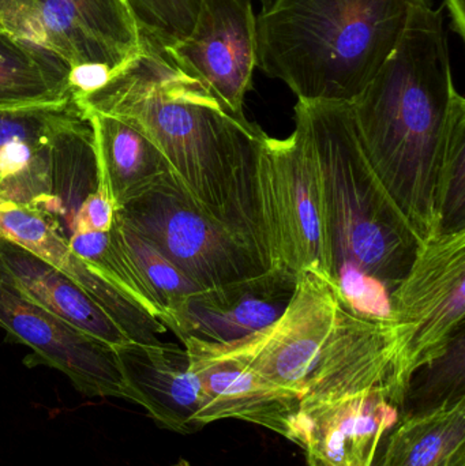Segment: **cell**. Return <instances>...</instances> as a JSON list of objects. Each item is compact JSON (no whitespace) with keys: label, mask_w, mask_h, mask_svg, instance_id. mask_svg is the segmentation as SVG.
Wrapping results in <instances>:
<instances>
[{"label":"cell","mask_w":465,"mask_h":466,"mask_svg":"<svg viewBox=\"0 0 465 466\" xmlns=\"http://www.w3.org/2000/svg\"><path fill=\"white\" fill-rule=\"evenodd\" d=\"M74 98L87 114L108 115L141 131L191 202L248 241L270 268L257 185L265 136L258 125L240 122L163 48L142 38L133 59Z\"/></svg>","instance_id":"6da1fadb"},{"label":"cell","mask_w":465,"mask_h":466,"mask_svg":"<svg viewBox=\"0 0 465 466\" xmlns=\"http://www.w3.org/2000/svg\"><path fill=\"white\" fill-rule=\"evenodd\" d=\"M363 150L420 243L436 236V188L445 134L465 111L450 66L444 7L412 10L370 84L351 101Z\"/></svg>","instance_id":"7a4b0ae2"},{"label":"cell","mask_w":465,"mask_h":466,"mask_svg":"<svg viewBox=\"0 0 465 466\" xmlns=\"http://www.w3.org/2000/svg\"><path fill=\"white\" fill-rule=\"evenodd\" d=\"M423 5L431 0H273L256 15L257 67L298 100L351 103Z\"/></svg>","instance_id":"3957f363"},{"label":"cell","mask_w":465,"mask_h":466,"mask_svg":"<svg viewBox=\"0 0 465 466\" xmlns=\"http://www.w3.org/2000/svg\"><path fill=\"white\" fill-rule=\"evenodd\" d=\"M295 114L305 120L321 177L333 284L358 270L392 292L420 240L371 167L351 103L298 100Z\"/></svg>","instance_id":"277c9868"},{"label":"cell","mask_w":465,"mask_h":466,"mask_svg":"<svg viewBox=\"0 0 465 466\" xmlns=\"http://www.w3.org/2000/svg\"><path fill=\"white\" fill-rule=\"evenodd\" d=\"M257 185L269 244L270 266L298 276L314 271L333 282L332 254L321 177L305 120L284 139L265 134Z\"/></svg>","instance_id":"5b68a950"},{"label":"cell","mask_w":465,"mask_h":466,"mask_svg":"<svg viewBox=\"0 0 465 466\" xmlns=\"http://www.w3.org/2000/svg\"><path fill=\"white\" fill-rule=\"evenodd\" d=\"M396 337L395 385L406 405L420 370L441 359L464 330L465 231L422 241L409 273L389 293Z\"/></svg>","instance_id":"8992f818"},{"label":"cell","mask_w":465,"mask_h":466,"mask_svg":"<svg viewBox=\"0 0 465 466\" xmlns=\"http://www.w3.org/2000/svg\"><path fill=\"white\" fill-rule=\"evenodd\" d=\"M115 215L201 290L220 289L272 268L248 241L201 212L171 174Z\"/></svg>","instance_id":"52a82bcc"},{"label":"cell","mask_w":465,"mask_h":466,"mask_svg":"<svg viewBox=\"0 0 465 466\" xmlns=\"http://www.w3.org/2000/svg\"><path fill=\"white\" fill-rule=\"evenodd\" d=\"M0 29L67 63L74 97L100 86L141 49L122 0H0Z\"/></svg>","instance_id":"ba28073f"},{"label":"cell","mask_w":465,"mask_h":466,"mask_svg":"<svg viewBox=\"0 0 465 466\" xmlns=\"http://www.w3.org/2000/svg\"><path fill=\"white\" fill-rule=\"evenodd\" d=\"M341 296L327 277L298 274L283 314L267 328L226 344L207 348L237 359L272 385L303 399L308 380L338 322Z\"/></svg>","instance_id":"9c48e42d"},{"label":"cell","mask_w":465,"mask_h":466,"mask_svg":"<svg viewBox=\"0 0 465 466\" xmlns=\"http://www.w3.org/2000/svg\"><path fill=\"white\" fill-rule=\"evenodd\" d=\"M0 328L65 374L86 397L130 401L111 345L87 336L22 295L0 268Z\"/></svg>","instance_id":"30bf717a"},{"label":"cell","mask_w":465,"mask_h":466,"mask_svg":"<svg viewBox=\"0 0 465 466\" xmlns=\"http://www.w3.org/2000/svg\"><path fill=\"white\" fill-rule=\"evenodd\" d=\"M188 76L205 85L240 122L257 67L256 13L251 0H202L185 40L164 48Z\"/></svg>","instance_id":"8fae6325"},{"label":"cell","mask_w":465,"mask_h":466,"mask_svg":"<svg viewBox=\"0 0 465 466\" xmlns=\"http://www.w3.org/2000/svg\"><path fill=\"white\" fill-rule=\"evenodd\" d=\"M396 337L388 318L363 317L341 300L338 322L311 374L302 404L379 391L403 410L395 385Z\"/></svg>","instance_id":"7c38bea8"},{"label":"cell","mask_w":465,"mask_h":466,"mask_svg":"<svg viewBox=\"0 0 465 466\" xmlns=\"http://www.w3.org/2000/svg\"><path fill=\"white\" fill-rule=\"evenodd\" d=\"M401 410L379 391L302 404L291 442L327 466H373L385 435Z\"/></svg>","instance_id":"4fadbf2b"},{"label":"cell","mask_w":465,"mask_h":466,"mask_svg":"<svg viewBox=\"0 0 465 466\" xmlns=\"http://www.w3.org/2000/svg\"><path fill=\"white\" fill-rule=\"evenodd\" d=\"M187 350L191 371L204 396L205 426L238 419L270 430L291 441L302 399L259 377L242 361L220 355L201 339H180Z\"/></svg>","instance_id":"5bb4252c"},{"label":"cell","mask_w":465,"mask_h":466,"mask_svg":"<svg viewBox=\"0 0 465 466\" xmlns=\"http://www.w3.org/2000/svg\"><path fill=\"white\" fill-rule=\"evenodd\" d=\"M85 115L74 97L0 109V204L38 209L49 198L55 142Z\"/></svg>","instance_id":"9a60e30c"},{"label":"cell","mask_w":465,"mask_h":466,"mask_svg":"<svg viewBox=\"0 0 465 466\" xmlns=\"http://www.w3.org/2000/svg\"><path fill=\"white\" fill-rule=\"evenodd\" d=\"M130 401L160 427L190 435L204 429V396L187 350L168 342H126L114 348Z\"/></svg>","instance_id":"2e32d148"},{"label":"cell","mask_w":465,"mask_h":466,"mask_svg":"<svg viewBox=\"0 0 465 466\" xmlns=\"http://www.w3.org/2000/svg\"><path fill=\"white\" fill-rule=\"evenodd\" d=\"M297 276L269 268L261 276L191 296L168 326L177 339L193 337L212 344L245 339L278 319L291 300Z\"/></svg>","instance_id":"e0dca14e"},{"label":"cell","mask_w":465,"mask_h":466,"mask_svg":"<svg viewBox=\"0 0 465 466\" xmlns=\"http://www.w3.org/2000/svg\"><path fill=\"white\" fill-rule=\"evenodd\" d=\"M0 238L33 252L73 279L114 318L131 341H160L158 336L166 333L157 318L84 262L37 209L0 204Z\"/></svg>","instance_id":"ac0fdd59"},{"label":"cell","mask_w":465,"mask_h":466,"mask_svg":"<svg viewBox=\"0 0 465 466\" xmlns=\"http://www.w3.org/2000/svg\"><path fill=\"white\" fill-rule=\"evenodd\" d=\"M0 268L33 303L112 348L130 342L114 318L78 284L37 255L0 238Z\"/></svg>","instance_id":"d6986e66"},{"label":"cell","mask_w":465,"mask_h":466,"mask_svg":"<svg viewBox=\"0 0 465 466\" xmlns=\"http://www.w3.org/2000/svg\"><path fill=\"white\" fill-rule=\"evenodd\" d=\"M86 115L115 210L171 174L166 158L141 131L108 115Z\"/></svg>","instance_id":"ffe728a7"},{"label":"cell","mask_w":465,"mask_h":466,"mask_svg":"<svg viewBox=\"0 0 465 466\" xmlns=\"http://www.w3.org/2000/svg\"><path fill=\"white\" fill-rule=\"evenodd\" d=\"M373 466H447L465 451V397L401 418Z\"/></svg>","instance_id":"44dd1931"},{"label":"cell","mask_w":465,"mask_h":466,"mask_svg":"<svg viewBox=\"0 0 465 466\" xmlns=\"http://www.w3.org/2000/svg\"><path fill=\"white\" fill-rule=\"evenodd\" d=\"M70 66L51 52L0 29V109L74 97Z\"/></svg>","instance_id":"7402d4cb"},{"label":"cell","mask_w":465,"mask_h":466,"mask_svg":"<svg viewBox=\"0 0 465 466\" xmlns=\"http://www.w3.org/2000/svg\"><path fill=\"white\" fill-rule=\"evenodd\" d=\"M114 232L123 252L152 298L158 311V319L168 330V326L177 319L191 296L201 289L147 238L120 223L116 215Z\"/></svg>","instance_id":"603a6c76"},{"label":"cell","mask_w":465,"mask_h":466,"mask_svg":"<svg viewBox=\"0 0 465 466\" xmlns=\"http://www.w3.org/2000/svg\"><path fill=\"white\" fill-rule=\"evenodd\" d=\"M465 231V111L445 134L436 188V236Z\"/></svg>","instance_id":"cb8c5ba5"},{"label":"cell","mask_w":465,"mask_h":466,"mask_svg":"<svg viewBox=\"0 0 465 466\" xmlns=\"http://www.w3.org/2000/svg\"><path fill=\"white\" fill-rule=\"evenodd\" d=\"M122 3L142 40L164 49L190 35L202 0H122Z\"/></svg>","instance_id":"d4e9b609"},{"label":"cell","mask_w":465,"mask_h":466,"mask_svg":"<svg viewBox=\"0 0 465 466\" xmlns=\"http://www.w3.org/2000/svg\"><path fill=\"white\" fill-rule=\"evenodd\" d=\"M445 7L448 8L452 19L453 32L458 33L461 38L465 37V0H445Z\"/></svg>","instance_id":"484cf974"},{"label":"cell","mask_w":465,"mask_h":466,"mask_svg":"<svg viewBox=\"0 0 465 466\" xmlns=\"http://www.w3.org/2000/svg\"><path fill=\"white\" fill-rule=\"evenodd\" d=\"M447 466H465V451H460Z\"/></svg>","instance_id":"4316f807"},{"label":"cell","mask_w":465,"mask_h":466,"mask_svg":"<svg viewBox=\"0 0 465 466\" xmlns=\"http://www.w3.org/2000/svg\"><path fill=\"white\" fill-rule=\"evenodd\" d=\"M251 2H253V0H251ZM257 2H259V5H261V10H265V8L272 5L273 0H257Z\"/></svg>","instance_id":"83f0119b"},{"label":"cell","mask_w":465,"mask_h":466,"mask_svg":"<svg viewBox=\"0 0 465 466\" xmlns=\"http://www.w3.org/2000/svg\"><path fill=\"white\" fill-rule=\"evenodd\" d=\"M308 465L310 466H327L322 464V462L317 461V460H308Z\"/></svg>","instance_id":"f1b7e54d"},{"label":"cell","mask_w":465,"mask_h":466,"mask_svg":"<svg viewBox=\"0 0 465 466\" xmlns=\"http://www.w3.org/2000/svg\"><path fill=\"white\" fill-rule=\"evenodd\" d=\"M172 466H191V465L188 464L187 461H185V460H180V461L177 462V464H175V465H172Z\"/></svg>","instance_id":"f546056e"}]
</instances>
